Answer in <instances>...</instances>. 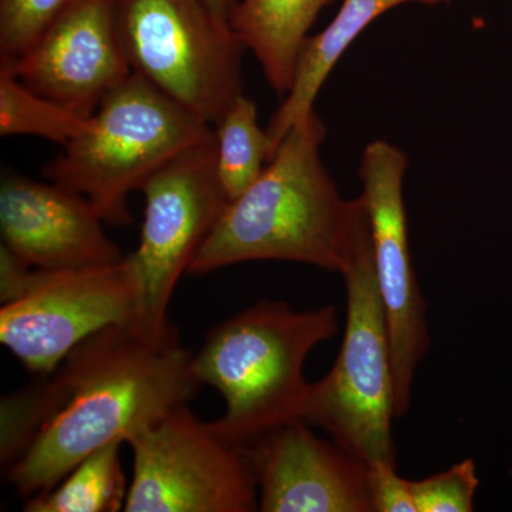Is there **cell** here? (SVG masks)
I'll use <instances>...</instances> for the list:
<instances>
[{
  "mask_svg": "<svg viewBox=\"0 0 512 512\" xmlns=\"http://www.w3.org/2000/svg\"><path fill=\"white\" fill-rule=\"evenodd\" d=\"M194 353L177 328L147 339L109 326L80 343L55 372L2 400V463L8 483L32 497L87 456L128 443L178 407L202 384Z\"/></svg>",
  "mask_w": 512,
  "mask_h": 512,
  "instance_id": "obj_1",
  "label": "cell"
},
{
  "mask_svg": "<svg viewBox=\"0 0 512 512\" xmlns=\"http://www.w3.org/2000/svg\"><path fill=\"white\" fill-rule=\"evenodd\" d=\"M326 127L313 110L284 137L251 187L229 201L188 268L205 275L249 261H286L342 274L367 224L320 160Z\"/></svg>",
  "mask_w": 512,
  "mask_h": 512,
  "instance_id": "obj_2",
  "label": "cell"
},
{
  "mask_svg": "<svg viewBox=\"0 0 512 512\" xmlns=\"http://www.w3.org/2000/svg\"><path fill=\"white\" fill-rule=\"evenodd\" d=\"M333 306L295 311L286 302L259 301L215 326L192 359L201 384L224 397L227 412L211 421L218 437L244 447L262 434L303 420L311 383L306 357L338 332Z\"/></svg>",
  "mask_w": 512,
  "mask_h": 512,
  "instance_id": "obj_3",
  "label": "cell"
},
{
  "mask_svg": "<svg viewBox=\"0 0 512 512\" xmlns=\"http://www.w3.org/2000/svg\"><path fill=\"white\" fill-rule=\"evenodd\" d=\"M212 136L211 124L131 73L104 97L86 131L45 165L43 175L84 195L104 222L127 225L133 221L128 195Z\"/></svg>",
  "mask_w": 512,
  "mask_h": 512,
  "instance_id": "obj_4",
  "label": "cell"
},
{
  "mask_svg": "<svg viewBox=\"0 0 512 512\" xmlns=\"http://www.w3.org/2000/svg\"><path fill=\"white\" fill-rule=\"evenodd\" d=\"M346 325L335 365L311 383L303 420L366 466L396 464L392 343L375 274L369 220L342 272Z\"/></svg>",
  "mask_w": 512,
  "mask_h": 512,
  "instance_id": "obj_5",
  "label": "cell"
},
{
  "mask_svg": "<svg viewBox=\"0 0 512 512\" xmlns=\"http://www.w3.org/2000/svg\"><path fill=\"white\" fill-rule=\"evenodd\" d=\"M133 73L211 126L241 96L245 46L205 0H114Z\"/></svg>",
  "mask_w": 512,
  "mask_h": 512,
  "instance_id": "obj_6",
  "label": "cell"
},
{
  "mask_svg": "<svg viewBox=\"0 0 512 512\" xmlns=\"http://www.w3.org/2000/svg\"><path fill=\"white\" fill-rule=\"evenodd\" d=\"M140 191L144 220L130 254L140 293L130 326L144 338L161 339L175 328L168 320L175 288L229 202L218 177L215 134L168 161Z\"/></svg>",
  "mask_w": 512,
  "mask_h": 512,
  "instance_id": "obj_7",
  "label": "cell"
},
{
  "mask_svg": "<svg viewBox=\"0 0 512 512\" xmlns=\"http://www.w3.org/2000/svg\"><path fill=\"white\" fill-rule=\"evenodd\" d=\"M133 480L127 512H251L256 480L241 448L231 446L185 406L128 441Z\"/></svg>",
  "mask_w": 512,
  "mask_h": 512,
  "instance_id": "obj_8",
  "label": "cell"
},
{
  "mask_svg": "<svg viewBox=\"0 0 512 512\" xmlns=\"http://www.w3.org/2000/svg\"><path fill=\"white\" fill-rule=\"evenodd\" d=\"M138 293L130 254L87 268H35L28 291L0 309V342L30 372L49 375L94 333L131 323Z\"/></svg>",
  "mask_w": 512,
  "mask_h": 512,
  "instance_id": "obj_9",
  "label": "cell"
},
{
  "mask_svg": "<svg viewBox=\"0 0 512 512\" xmlns=\"http://www.w3.org/2000/svg\"><path fill=\"white\" fill-rule=\"evenodd\" d=\"M406 154L386 140L367 144L360 161V201L369 220L377 285L392 343L396 419L409 412L417 366L430 346L426 302L410 255L403 180Z\"/></svg>",
  "mask_w": 512,
  "mask_h": 512,
  "instance_id": "obj_10",
  "label": "cell"
},
{
  "mask_svg": "<svg viewBox=\"0 0 512 512\" xmlns=\"http://www.w3.org/2000/svg\"><path fill=\"white\" fill-rule=\"evenodd\" d=\"M32 92L90 119L131 76L114 0H67L18 59L0 57Z\"/></svg>",
  "mask_w": 512,
  "mask_h": 512,
  "instance_id": "obj_11",
  "label": "cell"
},
{
  "mask_svg": "<svg viewBox=\"0 0 512 512\" xmlns=\"http://www.w3.org/2000/svg\"><path fill=\"white\" fill-rule=\"evenodd\" d=\"M305 420L269 430L245 454L259 487V511L372 512L367 466Z\"/></svg>",
  "mask_w": 512,
  "mask_h": 512,
  "instance_id": "obj_12",
  "label": "cell"
},
{
  "mask_svg": "<svg viewBox=\"0 0 512 512\" xmlns=\"http://www.w3.org/2000/svg\"><path fill=\"white\" fill-rule=\"evenodd\" d=\"M103 218L79 192L5 171L0 184L2 245L30 268L59 271L124 258Z\"/></svg>",
  "mask_w": 512,
  "mask_h": 512,
  "instance_id": "obj_13",
  "label": "cell"
},
{
  "mask_svg": "<svg viewBox=\"0 0 512 512\" xmlns=\"http://www.w3.org/2000/svg\"><path fill=\"white\" fill-rule=\"evenodd\" d=\"M448 0H343L338 15L302 47L292 87L269 123L274 154L295 124L312 113L316 97L343 53L379 16L404 3L440 5ZM272 154V157H274ZM271 161V160H269Z\"/></svg>",
  "mask_w": 512,
  "mask_h": 512,
  "instance_id": "obj_14",
  "label": "cell"
},
{
  "mask_svg": "<svg viewBox=\"0 0 512 512\" xmlns=\"http://www.w3.org/2000/svg\"><path fill=\"white\" fill-rule=\"evenodd\" d=\"M332 0H241L229 25L254 53L269 86L281 97L291 90L308 32Z\"/></svg>",
  "mask_w": 512,
  "mask_h": 512,
  "instance_id": "obj_15",
  "label": "cell"
},
{
  "mask_svg": "<svg viewBox=\"0 0 512 512\" xmlns=\"http://www.w3.org/2000/svg\"><path fill=\"white\" fill-rule=\"evenodd\" d=\"M113 443L80 461L49 490L26 501V512H116L128 493L120 447Z\"/></svg>",
  "mask_w": 512,
  "mask_h": 512,
  "instance_id": "obj_16",
  "label": "cell"
},
{
  "mask_svg": "<svg viewBox=\"0 0 512 512\" xmlns=\"http://www.w3.org/2000/svg\"><path fill=\"white\" fill-rule=\"evenodd\" d=\"M217 171L222 188L232 201L244 194L265 170L274 154L268 131L258 123L256 104L244 94L215 124Z\"/></svg>",
  "mask_w": 512,
  "mask_h": 512,
  "instance_id": "obj_17",
  "label": "cell"
},
{
  "mask_svg": "<svg viewBox=\"0 0 512 512\" xmlns=\"http://www.w3.org/2000/svg\"><path fill=\"white\" fill-rule=\"evenodd\" d=\"M84 119L20 82L9 64L0 62V134L42 137L66 146L89 127Z\"/></svg>",
  "mask_w": 512,
  "mask_h": 512,
  "instance_id": "obj_18",
  "label": "cell"
},
{
  "mask_svg": "<svg viewBox=\"0 0 512 512\" xmlns=\"http://www.w3.org/2000/svg\"><path fill=\"white\" fill-rule=\"evenodd\" d=\"M476 463L470 458L443 473L412 481L417 512H471L478 488Z\"/></svg>",
  "mask_w": 512,
  "mask_h": 512,
  "instance_id": "obj_19",
  "label": "cell"
},
{
  "mask_svg": "<svg viewBox=\"0 0 512 512\" xmlns=\"http://www.w3.org/2000/svg\"><path fill=\"white\" fill-rule=\"evenodd\" d=\"M67 0H0V57L18 59Z\"/></svg>",
  "mask_w": 512,
  "mask_h": 512,
  "instance_id": "obj_20",
  "label": "cell"
},
{
  "mask_svg": "<svg viewBox=\"0 0 512 512\" xmlns=\"http://www.w3.org/2000/svg\"><path fill=\"white\" fill-rule=\"evenodd\" d=\"M367 487L372 512H417L412 481L397 474L396 464L367 466Z\"/></svg>",
  "mask_w": 512,
  "mask_h": 512,
  "instance_id": "obj_21",
  "label": "cell"
},
{
  "mask_svg": "<svg viewBox=\"0 0 512 512\" xmlns=\"http://www.w3.org/2000/svg\"><path fill=\"white\" fill-rule=\"evenodd\" d=\"M35 268H30L6 247H0V302L16 301L29 289Z\"/></svg>",
  "mask_w": 512,
  "mask_h": 512,
  "instance_id": "obj_22",
  "label": "cell"
},
{
  "mask_svg": "<svg viewBox=\"0 0 512 512\" xmlns=\"http://www.w3.org/2000/svg\"><path fill=\"white\" fill-rule=\"evenodd\" d=\"M205 2L208 3V6H210L220 18L228 20L229 22L232 10H234L238 0H205Z\"/></svg>",
  "mask_w": 512,
  "mask_h": 512,
  "instance_id": "obj_23",
  "label": "cell"
}]
</instances>
